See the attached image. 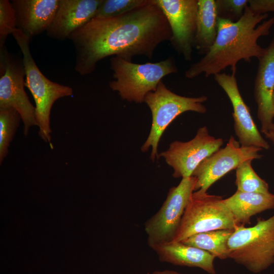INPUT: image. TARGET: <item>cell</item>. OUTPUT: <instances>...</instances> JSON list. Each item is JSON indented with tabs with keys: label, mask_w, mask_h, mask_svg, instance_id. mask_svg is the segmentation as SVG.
<instances>
[{
	"label": "cell",
	"mask_w": 274,
	"mask_h": 274,
	"mask_svg": "<svg viewBox=\"0 0 274 274\" xmlns=\"http://www.w3.org/2000/svg\"><path fill=\"white\" fill-rule=\"evenodd\" d=\"M172 30L153 0L121 15L93 18L68 38L75 51V70L81 76L92 73L105 58L118 56L131 61L136 56L151 59L157 47L169 41Z\"/></svg>",
	"instance_id": "cell-1"
},
{
	"label": "cell",
	"mask_w": 274,
	"mask_h": 274,
	"mask_svg": "<svg viewBox=\"0 0 274 274\" xmlns=\"http://www.w3.org/2000/svg\"><path fill=\"white\" fill-rule=\"evenodd\" d=\"M267 17V14L255 12L248 6L237 21L219 17L214 44L199 61L186 71L185 77L192 79L202 73L208 77L221 73L228 66L232 74H235L239 61L250 62L253 57L259 60L266 49L258 44V40L268 35L274 24V16L263 21Z\"/></svg>",
	"instance_id": "cell-2"
},
{
	"label": "cell",
	"mask_w": 274,
	"mask_h": 274,
	"mask_svg": "<svg viewBox=\"0 0 274 274\" xmlns=\"http://www.w3.org/2000/svg\"><path fill=\"white\" fill-rule=\"evenodd\" d=\"M113 80L109 87L122 99L142 103L146 95L156 90L164 77L178 72L172 56L157 62L133 63L118 56L110 59Z\"/></svg>",
	"instance_id": "cell-3"
},
{
	"label": "cell",
	"mask_w": 274,
	"mask_h": 274,
	"mask_svg": "<svg viewBox=\"0 0 274 274\" xmlns=\"http://www.w3.org/2000/svg\"><path fill=\"white\" fill-rule=\"evenodd\" d=\"M227 250L228 258L255 273L274 264V215L258 218L252 227L236 226L228 240Z\"/></svg>",
	"instance_id": "cell-4"
},
{
	"label": "cell",
	"mask_w": 274,
	"mask_h": 274,
	"mask_svg": "<svg viewBox=\"0 0 274 274\" xmlns=\"http://www.w3.org/2000/svg\"><path fill=\"white\" fill-rule=\"evenodd\" d=\"M20 48L25 72V86L30 91L36 104V117L39 134L46 142H51L50 117L52 106L58 99L73 94V89L54 82L46 77L37 65L29 47L30 39L16 28L12 33Z\"/></svg>",
	"instance_id": "cell-5"
},
{
	"label": "cell",
	"mask_w": 274,
	"mask_h": 274,
	"mask_svg": "<svg viewBox=\"0 0 274 274\" xmlns=\"http://www.w3.org/2000/svg\"><path fill=\"white\" fill-rule=\"evenodd\" d=\"M207 97H186L175 93L168 89L162 81L155 91L149 92L144 102L152 114V125L150 133L141 147L142 152L152 149L150 158L152 161L158 159V146L164 131L170 123L181 114L192 111L200 114L207 112L203 103Z\"/></svg>",
	"instance_id": "cell-6"
},
{
	"label": "cell",
	"mask_w": 274,
	"mask_h": 274,
	"mask_svg": "<svg viewBox=\"0 0 274 274\" xmlns=\"http://www.w3.org/2000/svg\"><path fill=\"white\" fill-rule=\"evenodd\" d=\"M223 199L200 190L193 192L171 242H181L199 233L234 229L237 225Z\"/></svg>",
	"instance_id": "cell-7"
},
{
	"label": "cell",
	"mask_w": 274,
	"mask_h": 274,
	"mask_svg": "<svg viewBox=\"0 0 274 274\" xmlns=\"http://www.w3.org/2000/svg\"><path fill=\"white\" fill-rule=\"evenodd\" d=\"M196 178H182L180 183L169 190L165 200L158 211L144 224L149 247L172 242L192 193Z\"/></svg>",
	"instance_id": "cell-8"
},
{
	"label": "cell",
	"mask_w": 274,
	"mask_h": 274,
	"mask_svg": "<svg viewBox=\"0 0 274 274\" xmlns=\"http://www.w3.org/2000/svg\"><path fill=\"white\" fill-rule=\"evenodd\" d=\"M25 72L22 59L0 48V109L12 108L20 114L26 135L30 127L38 126L35 107L24 90Z\"/></svg>",
	"instance_id": "cell-9"
},
{
	"label": "cell",
	"mask_w": 274,
	"mask_h": 274,
	"mask_svg": "<svg viewBox=\"0 0 274 274\" xmlns=\"http://www.w3.org/2000/svg\"><path fill=\"white\" fill-rule=\"evenodd\" d=\"M224 140L209 134L207 126L200 127L195 136L187 142L175 141L168 149L158 154L174 170L173 177L186 178L192 175L206 158L220 149Z\"/></svg>",
	"instance_id": "cell-10"
},
{
	"label": "cell",
	"mask_w": 274,
	"mask_h": 274,
	"mask_svg": "<svg viewBox=\"0 0 274 274\" xmlns=\"http://www.w3.org/2000/svg\"><path fill=\"white\" fill-rule=\"evenodd\" d=\"M262 150L253 146H242L231 135L225 147L204 159L193 172L192 176L197 180L194 191L207 192L215 182L243 162L260 159L262 155L259 152Z\"/></svg>",
	"instance_id": "cell-11"
},
{
	"label": "cell",
	"mask_w": 274,
	"mask_h": 274,
	"mask_svg": "<svg viewBox=\"0 0 274 274\" xmlns=\"http://www.w3.org/2000/svg\"><path fill=\"white\" fill-rule=\"evenodd\" d=\"M170 26L173 48L185 60L191 59L197 27L198 0H153Z\"/></svg>",
	"instance_id": "cell-12"
},
{
	"label": "cell",
	"mask_w": 274,
	"mask_h": 274,
	"mask_svg": "<svg viewBox=\"0 0 274 274\" xmlns=\"http://www.w3.org/2000/svg\"><path fill=\"white\" fill-rule=\"evenodd\" d=\"M215 80L223 89L233 107L234 129L242 146L256 147L268 150L270 146L262 137L239 91L235 74L221 73L214 75Z\"/></svg>",
	"instance_id": "cell-13"
},
{
	"label": "cell",
	"mask_w": 274,
	"mask_h": 274,
	"mask_svg": "<svg viewBox=\"0 0 274 274\" xmlns=\"http://www.w3.org/2000/svg\"><path fill=\"white\" fill-rule=\"evenodd\" d=\"M102 0H60L55 17L46 31L51 39L63 41L94 18Z\"/></svg>",
	"instance_id": "cell-14"
},
{
	"label": "cell",
	"mask_w": 274,
	"mask_h": 274,
	"mask_svg": "<svg viewBox=\"0 0 274 274\" xmlns=\"http://www.w3.org/2000/svg\"><path fill=\"white\" fill-rule=\"evenodd\" d=\"M265 49L264 54L259 59L254 91L257 117L261 123V131L264 134L269 131L273 123L274 38Z\"/></svg>",
	"instance_id": "cell-15"
},
{
	"label": "cell",
	"mask_w": 274,
	"mask_h": 274,
	"mask_svg": "<svg viewBox=\"0 0 274 274\" xmlns=\"http://www.w3.org/2000/svg\"><path fill=\"white\" fill-rule=\"evenodd\" d=\"M60 0H13L17 28L31 39L47 31L51 24Z\"/></svg>",
	"instance_id": "cell-16"
},
{
	"label": "cell",
	"mask_w": 274,
	"mask_h": 274,
	"mask_svg": "<svg viewBox=\"0 0 274 274\" xmlns=\"http://www.w3.org/2000/svg\"><path fill=\"white\" fill-rule=\"evenodd\" d=\"M159 260L175 265L199 268L209 274H217L215 257L209 252L181 242H170L152 248Z\"/></svg>",
	"instance_id": "cell-17"
},
{
	"label": "cell",
	"mask_w": 274,
	"mask_h": 274,
	"mask_svg": "<svg viewBox=\"0 0 274 274\" xmlns=\"http://www.w3.org/2000/svg\"><path fill=\"white\" fill-rule=\"evenodd\" d=\"M237 225L251 224V218L263 211L274 209V194L245 192L237 190L223 199Z\"/></svg>",
	"instance_id": "cell-18"
},
{
	"label": "cell",
	"mask_w": 274,
	"mask_h": 274,
	"mask_svg": "<svg viewBox=\"0 0 274 274\" xmlns=\"http://www.w3.org/2000/svg\"><path fill=\"white\" fill-rule=\"evenodd\" d=\"M218 18L216 1L198 0L194 47L201 54H206L216 39Z\"/></svg>",
	"instance_id": "cell-19"
},
{
	"label": "cell",
	"mask_w": 274,
	"mask_h": 274,
	"mask_svg": "<svg viewBox=\"0 0 274 274\" xmlns=\"http://www.w3.org/2000/svg\"><path fill=\"white\" fill-rule=\"evenodd\" d=\"M234 229H220L197 233L182 241L183 243L205 250L215 258H228L227 242Z\"/></svg>",
	"instance_id": "cell-20"
},
{
	"label": "cell",
	"mask_w": 274,
	"mask_h": 274,
	"mask_svg": "<svg viewBox=\"0 0 274 274\" xmlns=\"http://www.w3.org/2000/svg\"><path fill=\"white\" fill-rule=\"evenodd\" d=\"M252 160H247L236 168L235 184L237 190L245 192H269L268 183L258 176L253 169Z\"/></svg>",
	"instance_id": "cell-21"
},
{
	"label": "cell",
	"mask_w": 274,
	"mask_h": 274,
	"mask_svg": "<svg viewBox=\"0 0 274 274\" xmlns=\"http://www.w3.org/2000/svg\"><path fill=\"white\" fill-rule=\"evenodd\" d=\"M21 116L14 109H0V162L8 153V147L19 125Z\"/></svg>",
	"instance_id": "cell-22"
},
{
	"label": "cell",
	"mask_w": 274,
	"mask_h": 274,
	"mask_svg": "<svg viewBox=\"0 0 274 274\" xmlns=\"http://www.w3.org/2000/svg\"><path fill=\"white\" fill-rule=\"evenodd\" d=\"M146 0H102L94 18L114 17L126 13L146 2Z\"/></svg>",
	"instance_id": "cell-23"
},
{
	"label": "cell",
	"mask_w": 274,
	"mask_h": 274,
	"mask_svg": "<svg viewBox=\"0 0 274 274\" xmlns=\"http://www.w3.org/2000/svg\"><path fill=\"white\" fill-rule=\"evenodd\" d=\"M17 28L15 14L11 3L0 0V48L5 46L8 36Z\"/></svg>",
	"instance_id": "cell-24"
},
{
	"label": "cell",
	"mask_w": 274,
	"mask_h": 274,
	"mask_svg": "<svg viewBox=\"0 0 274 274\" xmlns=\"http://www.w3.org/2000/svg\"><path fill=\"white\" fill-rule=\"evenodd\" d=\"M219 17L235 22L243 15L248 0H216Z\"/></svg>",
	"instance_id": "cell-25"
},
{
	"label": "cell",
	"mask_w": 274,
	"mask_h": 274,
	"mask_svg": "<svg viewBox=\"0 0 274 274\" xmlns=\"http://www.w3.org/2000/svg\"><path fill=\"white\" fill-rule=\"evenodd\" d=\"M248 6L255 12L267 14L274 12V0H248Z\"/></svg>",
	"instance_id": "cell-26"
},
{
	"label": "cell",
	"mask_w": 274,
	"mask_h": 274,
	"mask_svg": "<svg viewBox=\"0 0 274 274\" xmlns=\"http://www.w3.org/2000/svg\"><path fill=\"white\" fill-rule=\"evenodd\" d=\"M151 274H183L175 270H156L152 272Z\"/></svg>",
	"instance_id": "cell-27"
},
{
	"label": "cell",
	"mask_w": 274,
	"mask_h": 274,
	"mask_svg": "<svg viewBox=\"0 0 274 274\" xmlns=\"http://www.w3.org/2000/svg\"><path fill=\"white\" fill-rule=\"evenodd\" d=\"M264 135L266 138L269 139L271 142L274 146V133L270 131H268V132L265 133Z\"/></svg>",
	"instance_id": "cell-28"
},
{
	"label": "cell",
	"mask_w": 274,
	"mask_h": 274,
	"mask_svg": "<svg viewBox=\"0 0 274 274\" xmlns=\"http://www.w3.org/2000/svg\"><path fill=\"white\" fill-rule=\"evenodd\" d=\"M269 131H270L272 133H274V122L271 125L270 128V129H269Z\"/></svg>",
	"instance_id": "cell-29"
},
{
	"label": "cell",
	"mask_w": 274,
	"mask_h": 274,
	"mask_svg": "<svg viewBox=\"0 0 274 274\" xmlns=\"http://www.w3.org/2000/svg\"><path fill=\"white\" fill-rule=\"evenodd\" d=\"M272 102H273V107H274V93H273V95Z\"/></svg>",
	"instance_id": "cell-30"
}]
</instances>
